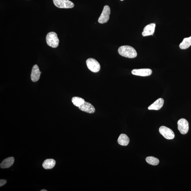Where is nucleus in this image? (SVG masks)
<instances>
[{
	"label": "nucleus",
	"instance_id": "f03ea898",
	"mask_svg": "<svg viewBox=\"0 0 191 191\" xmlns=\"http://www.w3.org/2000/svg\"><path fill=\"white\" fill-rule=\"evenodd\" d=\"M47 44L53 48H56L58 46L59 40L56 33L54 32H49L46 36Z\"/></svg>",
	"mask_w": 191,
	"mask_h": 191
},
{
	"label": "nucleus",
	"instance_id": "4468645a",
	"mask_svg": "<svg viewBox=\"0 0 191 191\" xmlns=\"http://www.w3.org/2000/svg\"><path fill=\"white\" fill-rule=\"evenodd\" d=\"M14 158L13 157L6 158L1 163V168L2 169L9 168L14 164Z\"/></svg>",
	"mask_w": 191,
	"mask_h": 191
},
{
	"label": "nucleus",
	"instance_id": "7ed1b4c3",
	"mask_svg": "<svg viewBox=\"0 0 191 191\" xmlns=\"http://www.w3.org/2000/svg\"><path fill=\"white\" fill-rule=\"evenodd\" d=\"M87 68L91 72L97 73L99 71L101 66L99 63L93 58L88 59L86 61Z\"/></svg>",
	"mask_w": 191,
	"mask_h": 191
},
{
	"label": "nucleus",
	"instance_id": "a211bd4d",
	"mask_svg": "<svg viewBox=\"0 0 191 191\" xmlns=\"http://www.w3.org/2000/svg\"><path fill=\"white\" fill-rule=\"evenodd\" d=\"M146 161L150 165L155 166L159 164V160L158 159L153 157V156H148L146 158Z\"/></svg>",
	"mask_w": 191,
	"mask_h": 191
},
{
	"label": "nucleus",
	"instance_id": "0eeeda50",
	"mask_svg": "<svg viewBox=\"0 0 191 191\" xmlns=\"http://www.w3.org/2000/svg\"><path fill=\"white\" fill-rule=\"evenodd\" d=\"M178 128L181 134L185 135L188 133L189 129V123L185 119H180L177 122Z\"/></svg>",
	"mask_w": 191,
	"mask_h": 191
},
{
	"label": "nucleus",
	"instance_id": "412c9836",
	"mask_svg": "<svg viewBox=\"0 0 191 191\" xmlns=\"http://www.w3.org/2000/svg\"><path fill=\"white\" fill-rule=\"evenodd\" d=\"M121 1H124V0H121Z\"/></svg>",
	"mask_w": 191,
	"mask_h": 191
},
{
	"label": "nucleus",
	"instance_id": "6e6552de",
	"mask_svg": "<svg viewBox=\"0 0 191 191\" xmlns=\"http://www.w3.org/2000/svg\"><path fill=\"white\" fill-rule=\"evenodd\" d=\"M131 73L132 74L135 76L146 77L151 75L152 70L149 68L140 69L133 70Z\"/></svg>",
	"mask_w": 191,
	"mask_h": 191
},
{
	"label": "nucleus",
	"instance_id": "9d476101",
	"mask_svg": "<svg viewBox=\"0 0 191 191\" xmlns=\"http://www.w3.org/2000/svg\"><path fill=\"white\" fill-rule=\"evenodd\" d=\"M78 108L81 111L90 114L94 113L95 111V109L93 105L87 102H85Z\"/></svg>",
	"mask_w": 191,
	"mask_h": 191
},
{
	"label": "nucleus",
	"instance_id": "1a4fd4ad",
	"mask_svg": "<svg viewBox=\"0 0 191 191\" xmlns=\"http://www.w3.org/2000/svg\"><path fill=\"white\" fill-rule=\"evenodd\" d=\"M42 72H40L39 68L36 64H35L32 68L31 74V79L32 81L36 82L39 80L40 74Z\"/></svg>",
	"mask_w": 191,
	"mask_h": 191
},
{
	"label": "nucleus",
	"instance_id": "dca6fc26",
	"mask_svg": "<svg viewBox=\"0 0 191 191\" xmlns=\"http://www.w3.org/2000/svg\"><path fill=\"white\" fill-rule=\"evenodd\" d=\"M191 46V36L189 37L186 38L184 39L180 44L179 46L181 49H187Z\"/></svg>",
	"mask_w": 191,
	"mask_h": 191
},
{
	"label": "nucleus",
	"instance_id": "2eb2a0df",
	"mask_svg": "<svg viewBox=\"0 0 191 191\" xmlns=\"http://www.w3.org/2000/svg\"><path fill=\"white\" fill-rule=\"evenodd\" d=\"M56 164V161L53 159H47L44 161L43 166L45 169H51L53 168Z\"/></svg>",
	"mask_w": 191,
	"mask_h": 191
},
{
	"label": "nucleus",
	"instance_id": "f3484780",
	"mask_svg": "<svg viewBox=\"0 0 191 191\" xmlns=\"http://www.w3.org/2000/svg\"><path fill=\"white\" fill-rule=\"evenodd\" d=\"M72 101L74 106L79 107L82 105L85 102V101L82 98L78 97H74L72 98Z\"/></svg>",
	"mask_w": 191,
	"mask_h": 191
},
{
	"label": "nucleus",
	"instance_id": "9b49d317",
	"mask_svg": "<svg viewBox=\"0 0 191 191\" xmlns=\"http://www.w3.org/2000/svg\"><path fill=\"white\" fill-rule=\"evenodd\" d=\"M156 25L152 23L146 26L143 29L142 35L144 36L153 35L155 31Z\"/></svg>",
	"mask_w": 191,
	"mask_h": 191
},
{
	"label": "nucleus",
	"instance_id": "39448f33",
	"mask_svg": "<svg viewBox=\"0 0 191 191\" xmlns=\"http://www.w3.org/2000/svg\"><path fill=\"white\" fill-rule=\"evenodd\" d=\"M53 3L59 8L69 9L74 7V4L69 0H53Z\"/></svg>",
	"mask_w": 191,
	"mask_h": 191
},
{
	"label": "nucleus",
	"instance_id": "f257e3e1",
	"mask_svg": "<svg viewBox=\"0 0 191 191\" xmlns=\"http://www.w3.org/2000/svg\"><path fill=\"white\" fill-rule=\"evenodd\" d=\"M118 52L121 56L128 58H134L137 56L136 50L130 46H124L120 47Z\"/></svg>",
	"mask_w": 191,
	"mask_h": 191
},
{
	"label": "nucleus",
	"instance_id": "ddd939ff",
	"mask_svg": "<svg viewBox=\"0 0 191 191\" xmlns=\"http://www.w3.org/2000/svg\"><path fill=\"white\" fill-rule=\"evenodd\" d=\"M118 143L120 145L125 146L128 145L130 142V139L127 135L125 134H121L120 135L118 139Z\"/></svg>",
	"mask_w": 191,
	"mask_h": 191
},
{
	"label": "nucleus",
	"instance_id": "20e7f679",
	"mask_svg": "<svg viewBox=\"0 0 191 191\" xmlns=\"http://www.w3.org/2000/svg\"><path fill=\"white\" fill-rule=\"evenodd\" d=\"M111 14V9L108 5H105L101 14L99 18L98 22L101 24L107 23L109 20Z\"/></svg>",
	"mask_w": 191,
	"mask_h": 191
},
{
	"label": "nucleus",
	"instance_id": "f8f14e48",
	"mask_svg": "<svg viewBox=\"0 0 191 191\" xmlns=\"http://www.w3.org/2000/svg\"><path fill=\"white\" fill-rule=\"evenodd\" d=\"M164 100L162 98H159L148 107L149 110H159L162 107L164 104Z\"/></svg>",
	"mask_w": 191,
	"mask_h": 191
},
{
	"label": "nucleus",
	"instance_id": "423d86ee",
	"mask_svg": "<svg viewBox=\"0 0 191 191\" xmlns=\"http://www.w3.org/2000/svg\"><path fill=\"white\" fill-rule=\"evenodd\" d=\"M160 134L166 139H172L175 138V135L171 129L165 126H162L159 129Z\"/></svg>",
	"mask_w": 191,
	"mask_h": 191
},
{
	"label": "nucleus",
	"instance_id": "6ab92c4d",
	"mask_svg": "<svg viewBox=\"0 0 191 191\" xmlns=\"http://www.w3.org/2000/svg\"><path fill=\"white\" fill-rule=\"evenodd\" d=\"M6 180L5 179H1L0 180V186H2L5 185L6 183Z\"/></svg>",
	"mask_w": 191,
	"mask_h": 191
},
{
	"label": "nucleus",
	"instance_id": "aec40b11",
	"mask_svg": "<svg viewBox=\"0 0 191 191\" xmlns=\"http://www.w3.org/2000/svg\"><path fill=\"white\" fill-rule=\"evenodd\" d=\"M40 191H47V190L46 189H43V190H41Z\"/></svg>",
	"mask_w": 191,
	"mask_h": 191
}]
</instances>
